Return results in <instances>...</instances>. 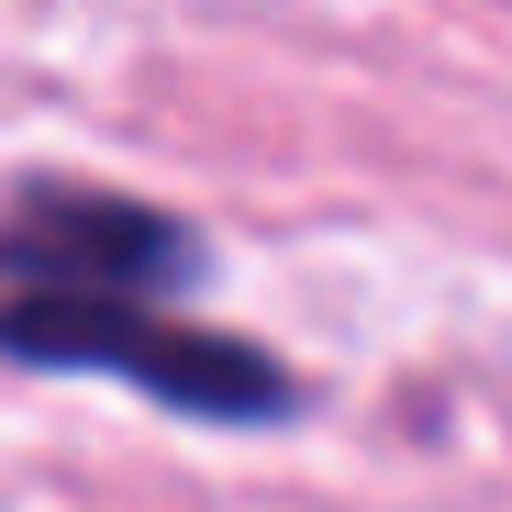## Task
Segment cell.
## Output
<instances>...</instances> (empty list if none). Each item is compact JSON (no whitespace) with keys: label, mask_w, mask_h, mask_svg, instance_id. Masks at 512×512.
<instances>
[{"label":"cell","mask_w":512,"mask_h":512,"mask_svg":"<svg viewBox=\"0 0 512 512\" xmlns=\"http://www.w3.org/2000/svg\"><path fill=\"white\" fill-rule=\"evenodd\" d=\"M190 279V234L123 201V190H23L12 234H0V346L34 368H123L167 412H279L290 368L268 346L201 334L179 301Z\"/></svg>","instance_id":"obj_1"}]
</instances>
